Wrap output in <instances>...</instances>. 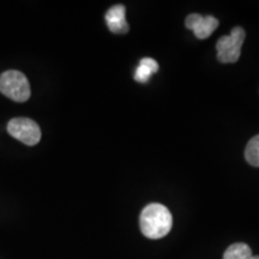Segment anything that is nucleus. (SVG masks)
I'll use <instances>...</instances> for the list:
<instances>
[{"mask_svg":"<svg viewBox=\"0 0 259 259\" xmlns=\"http://www.w3.org/2000/svg\"><path fill=\"white\" fill-rule=\"evenodd\" d=\"M141 231L149 239H161L170 232L173 218L166 206L153 203L145 206L139 219Z\"/></svg>","mask_w":259,"mask_h":259,"instance_id":"obj_1","label":"nucleus"},{"mask_svg":"<svg viewBox=\"0 0 259 259\" xmlns=\"http://www.w3.org/2000/svg\"><path fill=\"white\" fill-rule=\"evenodd\" d=\"M0 93L16 102H25L31 95L30 84L25 74L9 70L0 76Z\"/></svg>","mask_w":259,"mask_h":259,"instance_id":"obj_2","label":"nucleus"},{"mask_svg":"<svg viewBox=\"0 0 259 259\" xmlns=\"http://www.w3.org/2000/svg\"><path fill=\"white\" fill-rule=\"evenodd\" d=\"M245 30L241 27L232 29L231 34L222 36L216 44L218 59L223 64L236 63L240 58L241 47L245 41Z\"/></svg>","mask_w":259,"mask_h":259,"instance_id":"obj_3","label":"nucleus"},{"mask_svg":"<svg viewBox=\"0 0 259 259\" xmlns=\"http://www.w3.org/2000/svg\"><path fill=\"white\" fill-rule=\"evenodd\" d=\"M8 132L12 137L27 145H36L41 139V130L29 118H14L9 121Z\"/></svg>","mask_w":259,"mask_h":259,"instance_id":"obj_4","label":"nucleus"},{"mask_svg":"<svg viewBox=\"0 0 259 259\" xmlns=\"http://www.w3.org/2000/svg\"><path fill=\"white\" fill-rule=\"evenodd\" d=\"M186 27L194 32L200 40L208 38L216 28L219 27V21L212 16H202L198 14H191L185 21Z\"/></svg>","mask_w":259,"mask_h":259,"instance_id":"obj_5","label":"nucleus"},{"mask_svg":"<svg viewBox=\"0 0 259 259\" xmlns=\"http://www.w3.org/2000/svg\"><path fill=\"white\" fill-rule=\"evenodd\" d=\"M126 9L124 5H114L106 12V23L109 30L114 34H125L128 31V24L125 18Z\"/></svg>","mask_w":259,"mask_h":259,"instance_id":"obj_6","label":"nucleus"},{"mask_svg":"<svg viewBox=\"0 0 259 259\" xmlns=\"http://www.w3.org/2000/svg\"><path fill=\"white\" fill-rule=\"evenodd\" d=\"M157 70L158 64L156 60L151 59V58H144L139 61L138 67L136 69L135 79L139 83H147L150 79V77L155 72H157Z\"/></svg>","mask_w":259,"mask_h":259,"instance_id":"obj_7","label":"nucleus"},{"mask_svg":"<svg viewBox=\"0 0 259 259\" xmlns=\"http://www.w3.org/2000/svg\"><path fill=\"white\" fill-rule=\"evenodd\" d=\"M252 251L250 246L238 242V244H233L227 248L223 259H251Z\"/></svg>","mask_w":259,"mask_h":259,"instance_id":"obj_8","label":"nucleus"},{"mask_svg":"<svg viewBox=\"0 0 259 259\" xmlns=\"http://www.w3.org/2000/svg\"><path fill=\"white\" fill-rule=\"evenodd\" d=\"M245 158L251 166L259 167V135L250 139L246 145Z\"/></svg>","mask_w":259,"mask_h":259,"instance_id":"obj_9","label":"nucleus"},{"mask_svg":"<svg viewBox=\"0 0 259 259\" xmlns=\"http://www.w3.org/2000/svg\"><path fill=\"white\" fill-rule=\"evenodd\" d=\"M251 259H259V255H252Z\"/></svg>","mask_w":259,"mask_h":259,"instance_id":"obj_10","label":"nucleus"}]
</instances>
